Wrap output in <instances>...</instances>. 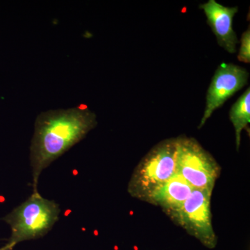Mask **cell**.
Masks as SVG:
<instances>
[{
	"mask_svg": "<svg viewBox=\"0 0 250 250\" xmlns=\"http://www.w3.org/2000/svg\"><path fill=\"white\" fill-rule=\"evenodd\" d=\"M176 172L194 189L213 192L221 167L196 139L176 138Z\"/></svg>",
	"mask_w": 250,
	"mask_h": 250,
	"instance_id": "cell-4",
	"label": "cell"
},
{
	"mask_svg": "<svg viewBox=\"0 0 250 250\" xmlns=\"http://www.w3.org/2000/svg\"><path fill=\"white\" fill-rule=\"evenodd\" d=\"M0 250H14V249H11V248H6L5 246H2L0 248Z\"/></svg>",
	"mask_w": 250,
	"mask_h": 250,
	"instance_id": "cell-11",
	"label": "cell"
},
{
	"mask_svg": "<svg viewBox=\"0 0 250 250\" xmlns=\"http://www.w3.org/2000/svg\"><path fill=\"white\" fill-rule=\"evenodd\" d=\"M200 9L205 12L207 22L216 37L218 45L229 53H236L239 41L233 28V21L238 8L228 7L215 0H209L200 4Z\"/></svg>",
	"mask_w": 250,
	"mask_h": 250,
	"instance_id": "cell-7",
	"label": "cell"
},
{
	"mask_svg": "<svg viewBox=\"0 0 250 250\" xmlns=\"http://www.w3.org/2000/svg\"><path fill=\"white\" fill-rule=\"evenodd\" d=\"M239 62L250 63V27L247 29L241 39V47L238 54Z\"/></svg>",
	"mask_w": 250,
	"mask_h": 250,
	"instance_id": "cell-10",
	"label": "cell"
},
{
	"mask_svg": "<svg viewBox=\"0 0 250 250\" xmlns=\"http://www.w3.org/2000/svg\"><path fill=\"white\" fill-rule=\"evenodd\" d=\"M229 119L234 127L236 149L238 150L241 146L242 131L247 129L250 123V87L231 106Z\"/></svg>",
	"mask_w": 250,
	"mask_h": 250,
	"instance_id": "cell-9",
	"label": "cell"
},
{
	"mask_svg": "<svg viewBox=\"0 0 250 250\" xmlns=\"http://www.w3.org/2000/svg\"><path fill=\"white\" fill-rule=\"evenodd\" d=\"M175 156V139L164 140L154 146L131 174L127 187L129 195L149 202L154 192L177 173Z\"/></svg>",
	"mask_w": 250,
	"mask_h": 250,
	"instance_id": "cell-3",
	"label": "cell"
},
{
	"mask_svg": "<svg viewBox=\"0 0 250 250\" xmlns=\"http://www.w3.org/2000/svg\"><path fill=\"white\" fill-rule=\"evenodd\" d=\"M211 191L194 189L184 205L170 215L176 224L208 249L218 243L212 223L210 200Z\"/></svg>",
	"mask_w": 250,
	"mask_h": 250,
	"instance_id": "cell-5",
	"label": "cell"
},
{
	"mask_svg": "<svg viewBox=\"0 0 250 250\" xmlns=\"http://www.w3.org/2000/svg\"><path fill=\"white\" fill-rule=\"evenodd\" d=\"M249 72L233 63L219 65L207 90L206 106L198 129H201L213 112L248 83Z\"/></svg>",
	"mask_w": 250,
	"mask_h": 250,
	"instance_id": "cell-6",
	"label": "cell"
},
{
	"mask_svg": "<svg viewBox=\"0 0 250 250\" xmlns=\"http://www.w3.org/2000/svg\"><path fill=\"white\" fill-rule=\"evenodd\" d=\"M193 190L185 179L176 173L154 192L148 203L159 206L170 216L184 205Z\"/></svg>",
	"mask_w": 250,
	"mask_h": 250,
	"instance_id": "cell-8",
	"label": "cell"
},
{
	"mask_svg": "<svg viewBox=\"0 0 250 250\" xmlns=\"http://www.w3.org/2000/svg\"><path fill=\"white\" fill-rule=\"evenodd\" d=\"M98 125L97 116L87 108L49 110L36 118L30 146L33 192L42 171L82 141Z\"/></svg>",
	"mask_w": 250,
	"mask_h": 250,
	"instance_id": "cell-1",
	"label": "cell"
},
{
	"mask_svg": "<svg viewBox=\"0 0 250 250\" xmlns=\"http://www.w3.org/2000/svg\"><path fill=\"white\" fill-rule=\"evenodd\" d=\"M60 213L59 204L42 197L39 191L32 192L25 201L1 218L11 229V236L4 246L14 249L22 242L46 236L58 222Z\"/></svg>",
	"mask_w": 250,
	"mask_h": 250,
	"instance_id": "cell-2",
	"label": "cell"
}]
</instances>
